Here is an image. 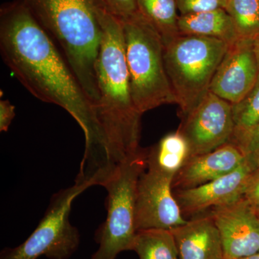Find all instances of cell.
<instances>
[{"label": "cell", "mask_w": 259, "mask_h": 259, "mask_svg": "<svg viewBox=\"0 0 259 259\" xmlns=\"http://www.w3.org/2000/svg\"><path fill=\"white\" fill-rule=\"evenodd\" d=\"M131 95L141 114L176 104L165 67L161 35L140 12L120 20Z\"/></svg>", "instance_id": "cell-4"}, {"label": "cell", "mask_w": 259, "mask_h": 259, "mask_svg": "<svg viewBox=\"0 0 259 259\" xmlns=\"http://www.w3.org/2000/svg\"><path fill=\"white\" fill-rule=\"evenodd\" d=\"M15 117V108L9 100L0 101V131L7 132Z\"/></svg>", "instance_id": "cell-25"}, {"label": "cell", "mask_w": 259, "mask_h": 259, "mask_svg": "<svg viewBox=\"0 0 259 259\" xmlns=\"http://www.w3.org/2000/svg\"><path fill=\"white\" fill-rule=\"evenodd\" d=\"M254 169L245 159L235 171L217 180L194 188L173 190L182 215L194 218L207 209L238 202L243 198L247 182Z\"/></svg>", "instance_id": "cell-12"}, {"label": "cell", "mask_w": 259, "mask_h": 259, "mask_svg": "<svg viewBox=\"0 0 259 259\" xmlns=\"http://www.w3.org/2000/svg\"><path fill=\"white\" fill-rule=\"evenodd\" d=\"M190 158V148L178 131L167 134L157 145L147 148V166L176 175Z\"/></svg>", "instance_id": "cell-16"}, {"label": "cell", "mask_w": 259, "mask_h": 259, "mask_svg": "<svg viewBox=\"0 0 259 259\" xmlns=\"http://www.w3.org/2000/svg\"><path fill=\"white\" fill-rule=\"evenodd\" d=\"M175 175L148 167L140 177L136 194V231H171L187 222L172 190Z\"/></svg>", "instance_id": "cell-9"}, {"label": "cell", "mask_w": 259, "mask_h": 259, "mask_svg": "<svg viewBox=\"0 0 259 259\" xmlns=\"http://www.w3.org/2000/svg\"><path fill=\"white\" fill-rule=\"evenodd\" d=\"M226 10L239 38L259 37V0H228Z\"/></svg>", "instance_id": "cell-20"}, {"label": "cell", "mask_w": 259, "mask_h": 259, "mask_svg": "<svg viewBox=\"0 0 259 259\" xmlns=\"http://www.w3.org/2000/svg\"><path fill=\"white\" fill-rule=\"evenodd\" d=\"M178 26L181 35L212 37L229 45L239 38L226 9L180 15Z\"/></svg>", "instance_id": "cell-15"}, {"label": "cell", "mask_w": 259, "mask_h": 259, "mask_svg": "<svg viewBox=\"0 0 259 259\" xmlns=\"http://www.w3.org/2000/svg\"><path fill=\"white\" fill-rule=\"evenodd\" d=\"M229 44L212 37L180 35L164 45V63L182 117L209 92Z\"/></svg>", "instance_id": "cell-5"}, {"label": "cell", "mask_w": 259, "mask_h": 259, "mask_svg": "<svg viewBox=\"0 0 259 259\" xmlns=\"http://www.w3.org/2000/svg\"><path fill=\"white\" fill-rule=\"evenodd\" d=\"M240 259H259V252L255 254L249 255V256L245 257Z\"/></svg>", "instance_id": "cell-27"}, {"label": "cell", "mask_w": 259, "mask_h": 259, "mask_svg": "<svg viewBox=\"0 0 259 259\" xmlns=\"http://www.w3.org/2000/svg\"><path fill=\"white\" fill-rule=\"evenodd\" d=\"M221 234L224 259H240L259 252V217L244 199L211 209Z\"/></svg>", "instance_id": "cell-11"}, {"label": "cell", "mask_w": 259, "mask_h": 259, "mask_svg": "<svg viewBox=\"0 0 259 259\" xmlns=\"http://www.w3.org/2000/svg\"><path fill=\"white\" fill-rule=\"evenodd\" d=\"M253 45H254V50L255 53V56H256L257 61H258V64L259 66V37H257L253 40Z\"/></svg>", "instance_id": "cell-26"}, {"label": "cell", "mask_w": 259, "mask_h": 259, "mask_svg": "<svg viewBox=\"0 0 259 259\" xmlns=\"http://www.w3.org/2000/svg\"><path fill=\"white\" fill-rule=\"evenodd\" d=\"M255 210H256L257 214H258V217H259V209H255Z\"/></svg>", "instance_id": "cell-28"}, {"label": "cell", "mask_w": 259, "mask_h": 259, "mask_svg": "<svg viewBox=\"0 0 259 259\" xmlns=\"http://www.w3.org/2000/svg\"><path fill=\"white\" fill-rule=\"evenodd\" d=\"M147 168V148L127 156L102 185L107 192V218L96 234L99 248L91 259H115L121 252L133 250L136 194L141 175Z\"/></svg>", "instance_id": "cell-6"}, {"label": "cell", "mask_w": 259, "mask_h": 259, "mask_svg": "<svg viewBox=\"0 0 259 259\" xmlns=\"http://www.w3.org/2000/svg\"><path fill=\"white\" fill-rule=\"evenodd\" d=\"M0 54L29 93L42 102L62 107L82 129L85 150L77 178L98 184L110 176L115 167L95 106L24 0L2 6Z\"/></svg>", "instance_id": "cell-1"}, {"label": "cell", "mask_w": 259, "mask_h": 259, "mask_svg": "<svg viewBox=\"0 0 259 259\" xmlns=\"http://www.w3.org/2000/svg\"><path fill=\"white\" fill-rule=\"evenodd\" d=\"M258 74L253 40L238 38L228 47L213 77L209 92L234 105L251 90Z\"/></svg>", "instance_id": "cell-10"}, {"label": "cell", "mask_w": 259, "mask_h": 259, "mask_svg": "<svg viewBox=\"0 0 259 259\" xmlns=\"http://www.w3.org/2000/svg\"><path fill=\"white\" fill-rule=\"evenodd\" d=\"M245 159L241 148L233 143L189 158L174 177L172 190L194 188L217 180L235 171Z\"/></svg>", "instance_id": "cell-13"}, {"label": "cell", "mask_w": 259, "mask_h": 259, "mask_svg": "<svg viewBox=\"0 0 259 259\" xmlns=\"http://www.w3.org/2000/svg\"><path fill=\"white\" fill-rule=\"evenodd\" d=\"M237 146L244 153L245 158L255 168L259 167V124Z\"/></svg>", "instance_id": "cell-22"}, {"label": "cell", "mask_w": 259, "mask_h": 259, "mask_svg": "<svg viewBox=\"0 0 259 259\" xmlns=\"http://www.w3.org/2000/svg\"><path fill=\"white\" fill-rule=\"evenodd\" d=\"M180 259H224L221 234L210 214H201L171 231Z\"/></svg>", "instance_id": "cell-14"}, {"label": "cell", "mask_w": 259, "mask_h": 259, "mask_svg": "<svg viewBox=\"0 0 259 259\" xmlns=\"http://www.w3.org/2000/svg\"><path fill=\"white\" fill-rule=\"evenodd\" d=\"M60 51L96 109L97 61L102 37L101 0H24Z\"/></svg>", "instance_id": "cell-3"}, {"label": "cell", "mask_w": 259, "mask_h": 259, "mask_svg": "<svg viewBox=\"0 0 259 259\" xmlns=\"http://www.w3.org/2000/svg\"><path fill=\"white\" fill-rule=\"evenodd\" d=\"M93 187L75 182L74 185L59 191L51 198L47 212L26 241L15 248L2 250L0 259H68L79 248L80 235L70 223L73 202L79 194Z\"/></svg>", "instance_id": "cell-7"}, {"label": "cell", "mask_w": 259, "mask_h": 259, "mask_svg": "<svg viewBox=\"0 0 259 259\" xmlns=\"http://www.w3.org/2000/svg\"><path fill=\"white\" fill-rule=\"evenodd\" d=\"M104 6L112 15L124 20L139 12L136 0H101Z\"/></svg>", "instance_id": "cell-23"}, {"label": "cell", "mask_w": 259, "mask_h": 259, "mask_svg": "<svg viewBox=\"0 0 259 259\" xmlns=\"http://www.w3.org/2000/svg\"><path fill=\"white\" fill-rule=\"evenodd\" d=\"M138 9L161 35L166 45L180 35L176 0H136Z\"/></svg>", "instance_id": "cell-17"}, {"label": "cell", "mask_w": 259, "mask_h": 259, "mask_svg": "<svg viewBox=\"0 0 259 259\" xmlns=\"http://www.w3.org/2000/svg\"><path fill=\"white\" fill-rule=\"evenodd\" d=\"M178 131L187 141L190 158L214 151L233 139V105L209 92L192 111L182 117Z\"/></svg>", "instance_id": "cell-8"}, {"label": "cell", "mask_w": 259, "mask_h": 259, "mask_svg": "<svg viewBox=\"0 0 259 259\" xmlns=\"http://www.w3.org/2000/svg\"><path fill=\"white\" fill-rule=\"evenodd\" d=\"M133 250L140 259H180L175 237L167 230L137 231Z\"/></svg>", "instance_id": "cell-18"}, {"label": "cell", "mask_w": 259, "mask_h": 259, "mask_svg": "<svg viewBox=\"0 0 259 259\" xmlns=\"http://www.w3.org/2000/svg\"><path fill=\"white\" fill-rule=\"evenodd\" d=\"M234 133L231 143L238 145L259 124V74L251 90L233 105Z\"/></svg>", "instance_id": "cell-19"}, {"label": "cell", "mask_w": 259, "mask_h": 259, "mask_svg": "<svg viewBox=\"0 0 259 259\" xmlns=\"http://www.w3.org/2000/svg\"><path fill=\"white\" fill-rule=\"evenodd\" d=\"M243 199L251 207L259 209V167L255 168L248 179Z\"/></svg>", "instance_id": "cell-24"}, {"label": "cell", "mask_w": 259, "mask_h": 259, "mask_svg": "<svg viewBox=\"0 0 259 259\" xmlns=\"http://www.w3.org/2000/svg\"><path fill=\"white\" fill-rule=\"evenodd\" d=\"M102 37L97 61L96 114L114 166L139 151L141 117L131 95L120 20L104 7Z\"/></svg>", "instance_id": "cell-2"}, {"label": "cell", "mask_w": 259, "mask_h": 259, "mask_svg": "<svg viewBox=\"0 0 259 259\" xmlns=\"http://www.w3.org/2000/svg\"><path fill=\"white\" fill-rule=\"evenodd\" d=\"M180 15L226 9L228 0H176Z\"/></svg>", "instance_id": "cell-21"}]
</instances>
